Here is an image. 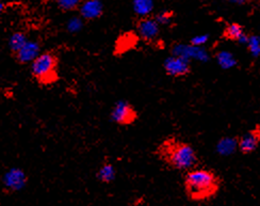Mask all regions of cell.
<instances>
[{
  "mask_svg": "<svg viewBox=\"0 0 260 206\" xmlns=\"http://www.w3.org/2000/svg\"><path fill=\"white\" fill-rule=\"evenodd\" d=\"M171 18H172V12H161L159 13L157 16H156L155 20L157 21L158 24H162V25H166L168 24L169 21L171 20Z\"/></svg>",
  "mask_w": 260,
  "mask_h": 206,
  "instance_id": "obj_17",
  "label": "cell"
},
{
  "mask_svg": "<svg viewBox=\"0 0 260 206\" xmlns=\"http://www.w3.org/2000/svg\"><path fill=\"white\" fill-rule=\"evenodd\" d=\"M3 11H4V3L0 0V15L3 13Z\"/></svg>",
  "mask_w": 260,
  "mask_h": 206,
  "instance_id": "obj_21",
  "label": "cell"
},
{
  "mask_svg": "<svg viewBox=\"0 0 260 206\" xmlns=\"http://www.w3.org/2000/svg\"><path fill=\"white\" fill-rule=\"evenodd\" d=\"M2 183L6 189L12 191H18L26 186L27 175L21 169L12 168L4 173Z\"/></svg>",
  "mask_w": 260,
  "mask_h": 206,
  "instance_id": "obj_7",
  "label": "cell"
},
{
  "mask_svg": "<svg viewBox=\"0 0 260 206\" xmlns=\"http://www.w3.org/2000/svg\"><path fill=\"white\" fill-rule=\"evenodd\" d=\"M223 38L232 42H247L248 36L244 32L243 27L238 23L228 24L223 30Z\"/></svg>",
  "mask_w": 260,
  "mask_h": 206,
  "instance_id": "obj_11",
  "label": "cell"
},
{
  "mask_svg": "<svg viewBox=\"0 0 260 206\" xmlns=\"http://www.w3.org/2000/svg\"><path fill=\"white\" fill-rule=\"evenodd\" d=\"M163 68L167 75L174 78H181L191 74V65L187 59L179 56H173L166 59Z\"/></svg>",
  "mask_w": 260,
  "mask_h": 206,
  "instance_id": "obj_5",
  "label": "cell"
},
{
  "mask_svg": "<svg viewBox=\"0 0 260 206\" xmlns=\"http://www.w3.org/2000/svg\"><path fill=\"white\" fill-rule=\"evenodd\" d=\"M229 1L235 2V3H239V4H242V3H245V2H247V0H229Z\"/></svg>",
  "mask_w": 260,
  "mask_h": 206,
  "instance_id": "obj_20",
  "label": "cell"
},
{
  "mask_svg": "<svg viewBox=\"0 0 260 206\" xmlns=\"http://www.w3.org/2000/svg\"><path fill=\"white\" fill-rule=\"evenodd\" d=\"M40 54H41L40 44L36 41L28 40L25 45L15 54V57L19 63L26 64L32 62Z\"/></svg>",
  "mask_w": 260,
  "mask_h": 206,
  "instance_id": "obj_10",
  "label": "cell"
},
{
  "mask_svg": "<svg viewBox=\"0 0 260 206\" xmlns=\"http://www.w3.org/2000/svg\"><path fill=\"white\" fill-rule=\"evenodd\" d=\"M137 30L140 38L148 44L157 41L160 33L159 24L155 20V18L150 17L141 18L137 25Z\"/></svg>",
  "mask_w": 260,
  "mask_h": 206,
  "instance_id": "obj_6",
  "label": "cell"
},
{
  "mask_svg": "<svg viewBox=\"0 0 260 206\" xmlns=\"http://www.w3.org/2000/svg\"><path fill=\"white\" fill-rule=\"evenodd\" d=\"M78 9L81 17L87 20H93L102 15L103 5L100 0H81Z\"/></svg>",
  "mask_w": 260,
  "mask_h": 206,
  "instance_id": "obj_9",
  "label": "cell"
},
{
  "mask_svg": "<svg viewBox=\"0 0 260 206\" xmlns=\"http://www.w3.org/2000/svg\"><path fill=\"white\" fill-rule=\"evenodd\" d=\"M31 74L40 85L48 86L59 79V59L56 54L42 53L31 62Z\"/></svg>",
  "mask_w": 260,
  "mask_h": 206,
  "instance_id": "obj_3",
  "label": "cell"
},
{
  "mask_svg": "<svg viewBox=\"0 0 260 206\" xmlns=\"http://www.w3.org/2000/svg\"><path fill=\"white\" fill-rule=\"evenodd\" d=\"M183 186L184 193L191 201L204 202L217 196L221 180L209 169H191L185 173Z\"/></svg>",
  "mask_w": 260,
  "mask_h": 206,
  "instance_id": "obj_2",
  "label": "cell"
},
{
  "mask_svg": "<svg viewBox=\"0 0 260 206\" xmlns=\"http://www.w3.org/2000/svg\"><path fill=\"white\" fill-rule=\"evenodd\" d=\"M56 2L63 11H73L79 8L81 0H56Z\"/></svg>",
  "mask_w": 260,
  "mask_h": 206,
  "instance_id": "obj_16",
  "label": "cell"
},
{
  "mask_svg": "<svg viewBox=\"0 0 260 206\" xmlns=\"http://www.w3.org/2000/svg\"><path fill=\"white\" fill-rule=\"evenodd\" d=\"M28 39L24 32H14L9 40V47L12 53L16 54L17 51L27 43Z\"/></svg>",
  "mask_w": 260,
  "mask_h": 206,
  "instance_id": "obj_14",
  "label": "cell"
},
{
  "mask_svg": "<svg viewBox=\"0 0 260 206\" xmlns=\"http://www.w3.org/2000/svg\"><path fill=\"white\" fill-rule=\"evenodd\" d=\"M208 39H209V36H208L207 34L196 35V36H194V38L191 39L190 43L192 46H202V45H204V44L207 43Z\"/></svg>",
  "mask_w": 260,
  "mask_h": 206,
  "instance_id": "obj_18",
  "label": "cell"
},
{
  "mask_svg": "<svg viewBox=\"0 0 260 206\" xmlns=\"http://www.w3.org/2000/svg\"><path fill=\"white\" fill-rule=\"evenodd\" d=\"M115 175H116V171L114 166L111 164L110 161H105V163H102V165L98 169L97 173H96V178H97V180L100 183L109 184L114 181Z\"/></svg>",
  "mask_w": 260,
  "mask_h": 206,
  "instance_id": "obj_12",
  "label": "cell"
},
{
  "mask_svg": "<svg viewBox=\"0 0 260 206\" xmlns=\"http://www.w3.org/2000/svg\"><path fill=\"white\" fill-rule=\"evenodd\" d=\"M80 27H81V21L77 18L72 19L69 24V29L71 31H76Z\"/></svg>",
  "mask_w": 260,
  "mask_h": 206,
  "instance_id": "obj_19",
  "label": "cell"
},
{
  "mask_svg": "<svg viewBox=\"0 0 260 206\" xmlns=\"http://www.w3.org/2000/svg\"><path fill=\"white\" fill-rule=\"evenodd\" d=\"M159 159L169 168L178 171H189L198 163L197 154L193 146L180 139L169 137L156 150Z\"/></svg>",
  "mask_w": 260,
  "mask_h": 206,
  "instance_id": "obj_1",
  "label": "cell"
},
{
  "mask_svg": "<svg viewBox=\"0 0 260 206\" xmlns=\"http://www.w3.org/2000/svg\"><path fill=\"white\" fill-rule=\"evenodd\" d=\"M139 117L137 109L133 107L129 102L121 101L114 105L111 111V119L122 126H128L135 123Z\"/></svg>",
  "mask_w": 260,
  "mask_h": 206,
  "instance_id": "obj_4",
  "label": "cell"
},
{
  "mask_svg": "<svg viewBox=\"0 0 260 206\" xmlns=\"http://www.w3.org/2000/svg\"><path fill=\"white\" fill-rule=\"evenodd\" d=\"M133 10L138 15L142 17H147L154 10L153 0H135L133 1Z\"/></svg>",
  "mask_w": 260,
  "mask_h": 206,
  "instance_id": "obj_13",
  "label": "cell"
},
{
  "mask_svg": "<svg viewBox=\"0 0 260 206\" xmlns=\"http://www.w3.org/2000/svg\"><path fill=\"white\" fill-rule=\"evenodd\" d=\"M260 142V129L259 125L257 124L254 129L248 131L247 134L240 137L238 140V149L244 154V155H249V154L255 152L258 148Z\"/></svg>",
  "mask_w": 260,
  "mask_h": 206,
  "instance_id": "obj_8",
  "label": "cell"
},
{
  "mask_svg": "<svg viewBox=\"0 0 260 206\" xmlns=\"http://www.w3.org/2000/svg\"><path fill=\"white\" fill-rule=\"evenodd\" d=\"M245 44L248 45V49L253 57L257 58L260 53V40L258 35H250L248 36Z\"/></svg>",
  "mask_w": 260,
  "mask_h": 206,
  "instance_id": "obj_15",
  "label": "cell"
}]
</instances>
